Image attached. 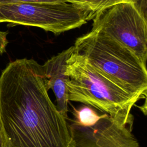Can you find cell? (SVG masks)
<instances>
[{"label":"cell","instance_id":"cell-1","mask_svg":"<svg viewBox=\"0 0 147 147\" xmlns=\"http://www.w3.org/2000/svg\"><path fill=\"white\" fill-rule=\"evenodd\" d=\"M48 90L42 65L33 59H17L2 71L0 113L6 147H76Z\"/></svg>","mask_w":147,"mask_h":147},{"label":"cell","instance_id":"cell-8","mask_svg":"<svg viewBox=\"0 0 147 147\" xmlns=\"http://www.w3.org/2000/svg\"><path fill=\"white\" fill-rule=\"evenodd\" d=\"M73 113L75 118L74 122L87 126L94 125L101 117L88 105L83 106L78 109L74 108Z\"/></svg>","mask_w":147,"mask_h":147},{"label":"cell","instance_id":"cell-3","mask_svg":"<svg viewBox=\"0 0 147 147\" xmlns=\"http://www.w3.org/2000/svg\"><path fill=\"white\" fill-rule=\"evenodd\" d=\"M73 46L75 52L109 79L130 94L146 98V65L126 47L95 29L77 38Z\"/></svg>","mask_w":147,"mask_h":147},{"label":"cell","instance_id":"cell-11","mask_svg":"<svg viewBox=\"0 0 147 147\" xmlns=\"http://www.w3.org/2000/svg\"><path fill=\"white\" fill-rule=\"evenodd\" d=\"M7 32H3L0 30V55H2L6 52V48L8 44L7 39Z\"/></svg>","mask_w":147,"mask_h":147},{"label":"cell","instance_id":"cell-10","mask_svg":"<svg viewBox=\"0 0 147 147\" xmlns=\"http://www.w3.org/2000/svg\"><path fill=\"white\" fill-rule=\"evenodd\" d=\"M20 2H40V3H63L68 2V0H0V4Z\"/></svg>","mask_w":147,"mask_h":147},{"label":"cell","instance_id":"cell-7","mask_svg":"<svg viewBox=\"0 0 147 147\" xmlns=\"http://www.w3.org/2000/svg\"><path fill=\"white\" fill-rule=\"evenodd\" d=\"M74 51V46L62 51L48 60L42 65L48 90L51 89L56 99V106L60 113L67 118L68 96L66 82L68 80L65 74L67 60Z\"/></svg>","mask_w":147,"mask_h":147},{"label":"cell","instance_id":"cell-4","mask_svg":"<svg viewBox=\"0 0 147 147\" xmlns=\"http://www.w3.org/2000/svg\"><path fill=\"white\" fill-rule=\"evenodd\" d=\"M95 13L69 2H20L0 4V23L36 26L59 34L79 28Z\"/></svg>","mask_w":147,"mask_h":147},{"label":"cell","instance_id":"cell-2","mask_svg":"<svg viewBox=\"0 0 147 147\" xmlns=\"http://www.w3.org/2000/svg\"><path fill=\"white\" fill-rule=\"evenodd\" d=\"M65 74L69 101L88 105L123 125L133 126L131 110L141 97L126 91L74 51L67 60Z\"/></svg>","mask_w":147,"mask_h":147},{"label":"cell","instance_id":"cell-6","mask_svg":"<svg viewBox=\"0 0 147 147\" xmlns=\"http://www.w3.org/2000/svg\"><path fill=\"white\" fill-rule=\"evenodd\" d=\"M76 147H140L133 126L123 125L107 114L92 126L69 125Z\"/></svg>","mask_w":147,"mask_h":147},{"label":"cell","instance_id":"cell-5","mask_svg":"<svg viewBox=\"0 0 147 147\" xmlns=\"http://www.w3.org/2000/svg\"><path fill=\"white\" fill-rule=\"evenodd\" d=\"M92 29L126 47L146 65L147 21L130 2L118 3L95 13Z\"/></svg>","mask_w":147,"mask_h":147},{"label":"cell","instance_id":"cell-9","mask_svg":"<svg viewBox=\"0 0 147 147\" xmlns=\"http://www.w3.org/2000/svg\"><path fill=\"white\" fill-rule=\"evenodd\" d=\"M131 0H68V2L84 7L95 13L122 2H131Z\"/></svg>","mask_w":147,"mask_h":147},{"label":"cell","instance_id":"cell-12","mask_svg":"<svg viewBox=\"0 0 147 147\" xmlns=\"http://www.w3.org/2000/svg\"><path fill=\"white\" fill-rule=\"evenodd\" d=\"M0 147H6V140L4 134V130L0 113Z\"/></svg>","mask_w":147,"mask_h":147}]
</instances>
